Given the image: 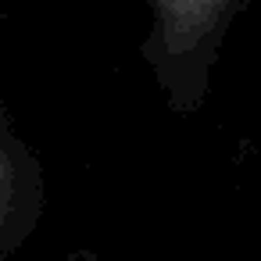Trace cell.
Masks as SVG:
<instances>
[{"mask_svg": "<svg viewBox=\"0 0 261 261\" xmlns=\"http://www.w3.org/2000/svg\"><path fill=\"white\" fill-rule=\"evenodd\" d=\"M79 261H97V257H79Z\"/></svg>", "mask_w": 261, "mask_h": 261, "instance_id": "3", "label": "cell"}, {"mask_svg": "<svg viewBox=\"0 0 261 261\" xmlns=\"http://www.w3.org/2000/svg\"><path fill=\"white\" fill-rule=\"evenodd\" d=\"M143 4L147 33L140 40V61L168 111L190 118L211 97L215 68L232 25L257 0H143Z\"/></svg>", "mask_w": 261, "mask_h": 261, "instance_id": "1", "label": "cell"}, {"mask_svg": "<svg viewBox=\"0 0 261 261\" xmlns=\"http://www.w3.org/2000/svg\"><path fill=\"white\" fill-rule=\"evenodd\" d=\"M47 211V175L40 154L0 115V261H8Z\"/></svg>", "mask_w": 261, "mask_h": 261, "instance_id": "2", "label": "cell"}]
</instances>
